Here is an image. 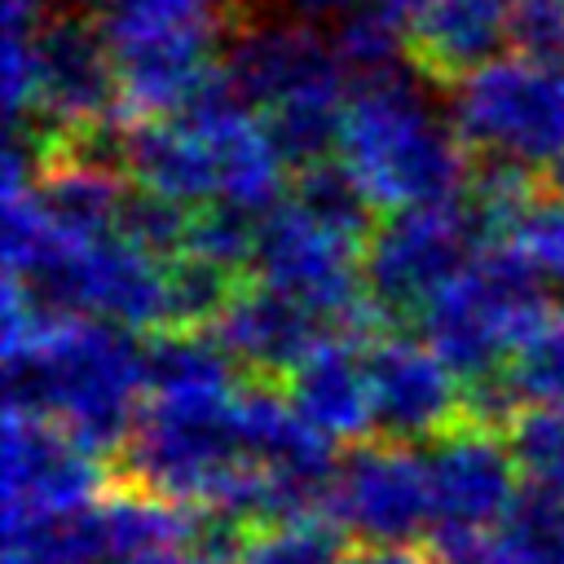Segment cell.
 Returning a JSON list of instances; mask_svg holds the SVG:
<instances>
[{
    "instance_id": "cell-12",
    "label": "cell",
    "mask_w": 564,
    "mask_h": 564,
    "mask_svg": "<svg viewBox=\"0 0 564 564\" xmlns=\"http://www.w3.org/2000/svg\"><path fill=\"white\" fill-rule=\"evenodd\" d=\"M110 476L93 449L48 419L4 414V511L57 516L88 511L110 494Z\"/></svg>"
},
{
    "instance_id": "cell-15",
    "label": "cell",
    "mask_w": 564,
    "mask_h": 564,
    "mask_svg": "<svg viewBox=\"0 0 564 564\" xmlns=\"http://www.w3.org/2000/svg\"><path fill=\"white\" fill-rule=\"evenodd\" d=\"M366 344L348 335H326L282 383L295 414L313 432H322L330 445H361L375 436Z\"/></svg>"
},
{
    "instance_id": "cell-1",
    "label": "cell",
    "mask_w": 564,
    "mask_h": 564,
    "mask_svg": "<svg viewBox=\"0 0 564 564\" xmlns=\"http://www.w3.org/2000/svg\"><path fill=\"white\" fill-rule=\"evenodd\" d=\"M145 335L101 317L31 322L4 339V410L57 423L97 458L119 454L145 405Z\"/></svg>"
},
{
    "instance_id": "cell-24",
    "label": "cell",
    "mask_w": 564,
    "mask_h": 564,
    "mask_svg": "<svg viewBox=\"0 0 564 564\" xmlns=\"http://www.w3.org/2000/svg\"><path fill=\"white\" fill-rule=\"evenodd\" d=\"M330 44L348 79H366L410 62V22L388 13L379 0H361L330 18Z\"/></svg>"
},
{
    "instance_id": "cell-23",
    "label": "cell",
    "mask_w": 564,
    "mask_h": 564,
    "mask_svg": "<svg viewBox=\"0 0 564 564\" xmlns=\"http://www.w3.org/2000/svg\"><path fill=\"white\" fill-rule=\"evenodd\" d=\"M348 88H317V93H300L282 106H273L264 119V132L282 159L286 172H304L313 163L339 159V128H344V106H348Z\"/></svg>"
},
{
    "instance_id": "cell-17",
    "label": "cell",
    "mask_w": 564,
    "mask_h": 564,
    "mask_svg": "<svg viewBox=\"0 0 564 564\" xmlns=\"http://www.w3.org/2000/svg\"><path fill=\"white\" fill-rule=\"evenodd\" d=\"M516 0H432L410 26V62L432 84H458L511 44Z\"/></svg>"
},
{
    "instance_id": "cell-28",
    "label": "cell",
    "mask_w": 564,
    "mask_h": 564,
    "mask_svg": "<svg viewBox=\"0 0 564 564\" xmlns=\"http://www.w3.org/2000/svg\"><path fill=\"white\" fill-rule=\"evenodd\" d=\"M242 286L238 273L203 260V256H176L167 260V326L176 330H212V322L225 313L234 291Z\"/></svg>"
},
{
    "instance_id": "cell-4",
    "label": "cell",
    "mask_w": 564,
    "mask_h": 564,
    "mask_svg": "<svg viewBox=\"0 0 564 564\" xmlns=\"http://www.w3.org/2000/svg\"><path fill=\"white\" fill-rule=\"evenodd\" d=\"M485 247H494V234L467 194L383 216L361 242V282L379 326L419 322Z\"/></svg>"
},
{
    "instance_id": "cell-30",
    "label": "cell",
    "mask_w": 564,
    "mask_h": 564,
    "mask_svg": "<svg viewBox=\"0 0 564 564\" xmlns=\"http://www.w3.org/2000/svg\"><path fill=\"white\" fill-rule=\"evenodd\" d=\"M260 220L256 212H242L234 203H207V207H194V225H189V242L185 251L189 256H203L238 278L251 273V256H256V234H260Z\"/></svg>"
},
{
    "instance_id": "cell-3",
    "label": "cell",
    "mask_w": 564,
    "mask_h": 564,
    "mask_svg": "<svg viewBox=\"0 0 564 564\" xmlns=\"http://www.w3.org/2000/svg\"><path fill=\"white\" fill-rule=\"evenodd\" d=\"M551 317V282L511 242H494L423 308L419 330L463 383H476L507 370Z\"/></svg>"
},
{
    "instance_id": "cell-35",
    "label": "cell",
    "mask_w": 564,
    "mask_h": 564,
    "mask_svg": "<svg viewBox=\"0 0 564 564\" xmlns=\"http://www.w3.org/2000/svg\"><path fill=\"white\" fill-rule=\"evenodd\" d=\"M97 18H225L220 0H97Z\"/></svg>"
},
{
    "instance_id": "cell-22",
    "label": "cell",
    "mask_w": 564,
    "mask_h": 564,
    "mask_svg": "<svg viewBox=\"0 0 564 564\" xmlns=\"http://www.w3.org/2000/svg\"><path fill=\"white\" fill-rule=\"evenodd\" d=\"M4 564H110L97 507L57 516L4 511Z\"/></svg>"
},
{
    "instance_id": "cell-11",
    "label": "cell",
    "mask_w": 564,
    "mask_h": 564,
    "mask_svg": "<svg viewBox=\"0 0 564 564\" xmlns=\"http://www.w3.org/2000/svg\"><path fill=\"white\" fill-rule=\"evenodd\" d=\"M366 383L375 436L397 445H432L463 423V379L427 348V339L388 330L366 344Z\"/></svg>"
},
{
    "instance_id": "cell-18",
    "label": "cell",
    "mask_w": 564,
    "mask_h": 564,
    "mask_svg": "<svg viewBox=\"0 0 564 564\" xmlns=\"http://www.w3.org/2000/svg\"><path fill=\"white\" fill-rule=\"evenodd\" d=\"M123 172L132 185L167 194L185 207H207L220 198V167L207 128L181 119H128V159Z\"/></svg>"
},
{
    "instance_id": "cell-26",
    "label": "cell",
    "mask_w": 564,
    "mask_h": 564,
    "mask_svg": "<svg viewBox=\"0 0 564 564\" xmlns=\"http://www.w3.org/2000/svg\"><path fill=\"white\" fill-rule=\"evenodd\" d=\"M489 538L498 564H564V502L524 489Z\"/></svg>"
},
{
    "instance_id": "cell-10",
    "label": "cell",
    "mask_w": 564,
    "mask_h": 564,
    "mask_svg": "<svg viewBox=\"0 0 564 564\" xmlns=\"http://www.w3.org/2000/svg\"><path fill=\"white\" fill-rule=\"evenodd\" d=\"M119 75L101 31L88 9H48L35 44V123L53 128L62 141L119 119Z\"/></svg>"
},
{
    "instance_id": "cell-14",
    "label": "cell",
    "mask_w": 564,
    "mask_h": 564,
    "mask_svg": "<svg viewBox=\"0 0 564 564\" xmlns=\"http://www.w3.org/2000/svg\"><path fill=\"white\" fill-rule=\"evenodd\" d=\"M212 335L234 357L242 379L286 383V375L335 330L300 300H291L273 286H260V282H251V286L242 282L234 291V300L225 304V313L212 322Z\"/></svg>"
},
{
    "instance_id": "cell-16",
    "label": "cell",
    "mask_w": 564,
    "mask_h": 564,
    "mask_svg": "<svg viewBox=\"0 0 564 564\" xmlns=\"http://www.w3.org/2000/svg\"><path fill=\"white\" fill-rule=\"evenodd\" d=\"M84 313L132 335L167 330V260L110 234L84 247Z\"/></svg>"
},
{
    "instance_id": "cell-27",
    "label": "cell",
    "mask_w": 564,
    "mask_h": 564,
    "mask_svg": "<svg viewBox=\"0 0 564 564\" xmlns=\"http://www.w3.org/2000/svg\"><path fill=\"white\" fill-rule=\"evenodd\" d=\"M507 449L524 489L564 502V410L555 405H524L507 423Z\"/></svg>"
},
{
    "instance_id": "cell-31",
    "label": "cell",
    "mask_w": 564,
    "mask_h": 564,
    "mask_svg": "<svg viewBox=\"0 0 564 564\" xmlns=\"http://www.w3.org/2000/svg\"><path fill=\"white\" fill-rule=\"evenodd\" d=\"M344 533L330 520H295L256 529L238 555V564H344Z\"/></svg>"
},
{
    "instance_id": "cell-29",
    "label": "cell",
    "mask_w": 564,
    "mask_h": 564,
    "mask_svg": "<svg viewBox=\"0 0 564 564\" xmlns=\"http://www.w3.org/2000/svg\"><path fill=\"white\" fill-rule=\"evenodd\" d=\"M189 225H194V207H185L167 194H154L145 185H128L115 234L159 260H176V256H185Z\"/></svg>"
},
{
    "instance_id": "cell-38",
    "label": "cell",
    "mask_w": 564,
    "mask_h": 564,
    "mask_svg": "<svg viewBox=\"0 0 564 564\" xmlns=\"http://www.w3.org/2000/svg\"><path fill=\"white\" fill-rule=\"evenodd\" d=\"M352 4H361V0H291V13L313 22V18H335V13L352 9Z\"/></svg>"
},
{
    "instance_id": "cell-7",
    "label": "cell",
    "mask_w": 564,
    "mask_h": 564,
    "mask_svg": "<svg viewBox=\"0 0 564 564\" xmlns=\"http://www.w3.org/2000/svg\"><path fill=\"white\" fill-rule=\"evenodd\" d=\"M225 18H101L123 119H176L212 75Z\"/></svg>"
},
{
    "instance_id": "cell-9",
    "label": "cell",
    "mask_w": 564,
    "mask_h": 564,
    "mask_svg": "<svg viewBox=\"0 0 564 564\" xmlns=\"http://www.w3.org/2000/svg\"><path fill=\"white\" fill-rule=\"evenodd\" d=\"M220 75L229 79L234 97L256 115H269L273 106L317 93V88H339L352 84L348 70L335 57L330 31H317V22L291 13V18H238L229 13L225 44H220Z\"/></svg>"
},
{
    "instance_id": "cell-36",
    "label": "cell",
    "mask_w": 564,
    "mask_h": 564,
    "mask_svg": "<svg viewBox=\"0 0 564 564\" xmlns=\"http://www.w3.org/2000/svg\"><path fill=\"white\" fill-rule=\"evenodd\" d=\"M344 564H436V560L414 546H357L348 551Z\"/></svg>"
},
{
    "instance_id": "cell-37",
    "label": "cell",
    "mask_w": 564,
    "mask_h": 564,
    "mask_svg": "<svg viewBox=\"0 0 564 564\" xmlns=\"http://www.w3.org/2000/svg\"><path fill=\"white\" fill-rule=\"evenodd\" d=\"M115 564H207L194 546H163V551H145L132 560H115Z\"/></svg>"
},
{
    "instance_id": "cell-39",
    "label": "cell",
    "mask_w": 564,
    "mask_h": 564,
    "mask_svg": "<svg viewBox=\"0 0 564 564\" xmlns=\"http://www.w3.org/2000/svg\"><path fill=\"white\" fill-rule=\"evenodd\" d=\"M379 4H383L388 13H397L401 22H410V26H414V22L427 13V4H432V0H379Z\"/></svg>"
},
{
    "instance_id": "cell-2",
    "label": "cell",
    "mask_w": 564,
    "mask_h": 564,
    "mask_svg": "<svg viewBox=\"0 0 564 564\" xmlns=\"http://www.w3.org/2000/svg\"><path fill=\"white\" fill-rule=\"evenodd\" d=\"M427 84L432 79L414 62H401L352 79L348 88L339 163L357 176L379 216L467 194L471 150L458 137L449 106H441Z\"/></svg>"
},
{
    "instance_id": "cell-21",
    "label": "cell",
    "mask_w": 564,
    "mask_h": 564,
    "mask_svg": "<svg viewBox=\"0 0 564 564\" xmlns=\"http://www.w3.org/2000/svg\"><path fill=\"white\" fill-rule=\"evenodd\" d=\"M97 516H101V533L110 546V564L145 555V551H163V546H194V533H198V511L154 498L145 489L119 485V480L97 502Z\"/></svg>"
},
{
    "instance_id": "cell-25",
    "label": "cell",
    "mask_w": 564,
    "mask_h": 564,
    "mask_svg": "<svg viewBox=\"0 0 564 564\" xmlns=\"http://www.w3.org/2000/svg\"><path fill=\"white\" fill-rule=\"evenodd\" d=\"M286 198L300 212H308L313 220H322L326 229H335L352 242H366L375 234V225L383 220L375 212V203L366 198V189L357 185V176L339 159H326V163H313V167L295 172Z\"/></svg>"
},
{
    "instance_id": "cell-33",
    "label": "cell",
    "mask_w": 564,
    "mask_h": 564,
    "mask_svg": "<svg viewBox=\"0 0 564 564\" xmlns=\"http://www.w3.org/2000/svg\"><path fill=\"white\" fill-rule=\"evenodd\" d=\"M511 379L524 405L564 410V313H555L551 326L511 361Z\"/></svg>"
},
{
    "instance_id": "cell-40",
    "label": "cell",
    "mask_w": 564,
    "mask_h": 564,
    "mask_svg": "<svg viewBox=\"0 0 564 564\" xmlns=\"http://www.w3.org/2000/svg\"><path fill=\"white\" fill-rule=\"evenodd\" d=\"M542 189H551V194H560V198H564V154L542 172Z\"/></svg>"
},
{
    "instance_id": "cell-8",
    "label": "cell",
    "mask_w": 564,
    "mask_h": 564,
    "mask_svg": "<svg viewBox=\"0 0 564 564\" xmlns=\"http://www.w3.org/2000/svg\"><path fill=\"white\" fill-rule=\"evenodd\" d=\"M326 520L357 546H414L436 529L423 449L397 441H361L339 454Z\"/></svg>"
},
{
    "instance_id": "cell-6",
    "label": "cell",
    "mask_w": 564,
    "mask_h": 564,
    "mask_svg": "<svg viewBox=\"0 0 564 564\" xmlns=\"http://www.w3.org/2000/svg\"><path fill=\"white\" fill-rule=\"evenodd\" d=\"M251 278L313 308L335 335L366 344L370 326H379L361 282V242L326 229L291 198L260 220Z\"/></svg>"
},
{
    "instance_id": "cell-34",
    "label": "cell",
    "mask_w": 564,
    "mask_h": 564,
    "mask_svg": "<svg viewBox=\"0 0 564 564\" xmlns=\"http://www.w3.org/2000/svg\"><path fill=\"white\" fill-rule=\"evenodd\" d=\"M511 53L546 70H564V0H516Z\"/></svg>"
},
{
    "instance_id": "cell-32",
    "label": "cell",
    "mask_w": 564,
    "mask_h": 564,
    "mask_svg": "<svg viewBox=\"0 0 564 564\" xmlns=\"http://www.w3.org/2000/svg\"><path fill=\"white\" fill-rule=\"evenodd\" d=\"M507 242H511L551 286L564 291V198H560V194L542 189V194L524 207V216L516 220V229H511Z\"/></svg>"
},
{
    "instance_id": "cell-20",
    "label": "cell",
    "mask_w": 564,
    "mask_h": 564,
    "mask_svg": "<svg viewBox=\"0 0 564 564\" xmlns=\"http://www.w3.org/2000/svg\"><path fill=\"white\" fill-rule=\"evenodd\" d=\"M141 366H145V397L159 401H207V397H234L242 388L238 383L242 370L212 330H176V326L154 330L145 335Z\"/></svg>"
},
{
    "instance_id": "cell-13",
    "label": "cell",
    "mask_w": 564,
    "mask_h": 564,
    "mask_svg": "<svg viewBox=\"0 0 564 564\" xmlns=\"http://www.w3.org/2000/svg\"><path fill=\"white\" fill-rule=\"evenodd\" d=\"M423 463L436 529H494L524 494L507 436L467 419L423 445Z\"/></svg>"
},
{
    "instance_id": "cell-19",
    "label": "cell",
    "mask_w": 564,
    "mask_h": 564,
    "mask_svg": "<svg viewBox=\"0 0 564 564\" xmlns=\"http://www.w3.org/2000/svg\"><path fill=\"white\" fill-rule=\"evenodd\" d=\"M31 194L57 234H66L70 242H97L115 234L128 181L123 172H110V167H97V163H84L57 150L48 167L35 176Z\"/></svg>"
},
{
    "instance_id": "cell-5",
    "label": "cell",
    "mask_w": 564,
    "mask_h": 564,
    "mask_svg": "<svg viewBox=\"0 0 564 564\" xmlns=\"http://www.w3.org/2000/svg\"><path fill=\"white\" fill-rule=\"evenodd\" d=\"M449 119L471 154L546 172L564 154V70L520 53L494 57L449 84Z\"/></svg>"
}]
</instances>
